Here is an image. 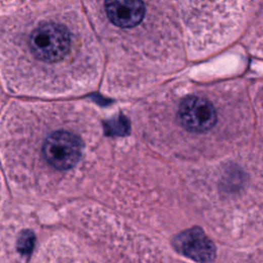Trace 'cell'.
Segmentation results:
<instances>
[{
    "mask_svg": "<svg viewBox=\"0 0 263 263\" xmlns=\"http://www.w3.org/2000/svg\"><path fill=\"white\" fill-rule=\"evenodd\" d=\"M18 250L22 254H29L34 246V236L30 232H24L18 241Z\"/></svg>",
    "mask_w": 263,
    "mask_h": 263,
    "instance_id": "8992f818",
    "label": "cell"
},
{
    "mask_svg": "<svg viewBox=\"0 0 263 263\" xmlns=\"http://www.w3.org/2000/svg\"><path fill=\"white\" fill-rule=\"evenodd\" d=\"M183 33L185 48L194 58L225 47L246 22L253 0H167Z\"/></svg>",
    "mask_w": 263,
    "mask_h": 263,
    "instance_id": "7a4b0ae2",
    "label": "cell"
},
{
    "mask_svg": "<svg viewBox=\"0 0 263 263\" xmlns=\"http://www.w3.org/2000/svg\"><path fill=\"white\" fill-rule=\"evenodd\" d=\"M108 79L136 80L176 70L185 42L167 0H83Z\"/></svg>",
    "mask_w": 263,
    "mask_h": 263,
    "instance_id": "6da1fadb",
    "label": "cell"
},
{
    "mask_svg": "<svg viewBox=\"0 0 263 263\" xmlns=\"http://www.w3.org/2000/svg\"><path fill=\"white\" fill-rule=\"evenodd\" d=\"M82 143L74 134L67 130H57L50 135L42 147L46 160L58 170H69L81 156Z\"/></svg>",
    "mask_w": 263,
    "mask_h": 263,
    "instance_id": "3957f363",
    "label": "cell"
},
{
    "mask_svg": "<svg viewBox=\"0 0 263 263\" xmlns=\"http://www.w3.org/2000/svg\"><path fill=\"white\" fill-rule=\"evenodd\" d=\"M176 248L185 256L201 263L211 262L216 249L213 242L199 227H193L180 234L175 240Z\"/></svg>",
    "mask_w": 263,
    "mask_h": 263,
    "instance_id": "5b68a950",
    "label": "cell"
},
{
    "mask_svg": "<svg viewBox=\"0 0 263 263\" xmlns=\"http://www.w3.org/2000/svg\"><path fill=\"white\" fill-rule=\"evenodd\" d=\"M178 119L187 130L204 133L214 127L217 111L213 102L204 95L192 94L183 98L178 106Z\"/></svg>",
    "mask_w": 263,
    "mask_h": 263,
    "instance_id": "277c9868",
    "label": "cell"
}]
</instances>
